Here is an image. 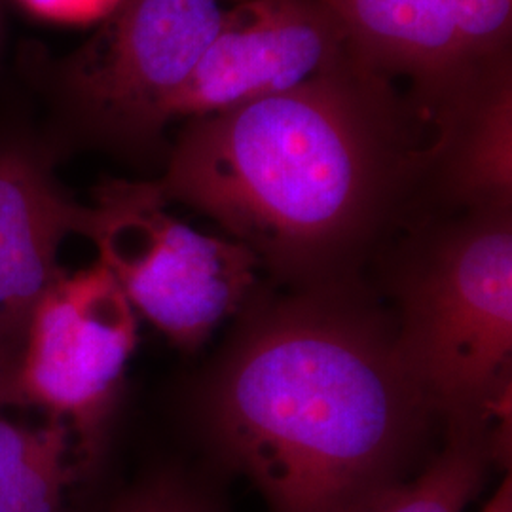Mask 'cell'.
<instances>
[{"label":"cell","instance_id":"6da1fadb","mask_svg":"<svg viewBox=\"0 0 512 512\" xmlns=\"http://www.w3.org/2000/svg\"><path fill=\"white\" fill-rule=\"evenodd\" d=\"M238 319L198 418L270 512H349L410 476L439 418L399 355L391 310L346 277L260 294Z\"/></svg>","mask_w":512,"mask_h":512},{"label":"cell","instance_id":"7a4b0ae2","mask_svg":"<svg viewBox=\"0 0 512 512\" xmlns=\"http://www.w3.org/2000/svg\"><path fill=\"white\" fill-rule=\"evenodd\" d=\"M421 124L431 122L412 97L355 54L293 92L186 120L154 186L277 281L323 285L353 277L414 184L431 179L439 141L423 143Z\"/></svg>","mask_w":512,"mask_h":512},{"label":"cell","instance_id":"3957f363","mask_svg":"<svg viewBox=\"0 0 512 512\" xmlns=\"http://www.w3.org/2000/svg\"><path fill=\"white\" fill-rule=\"evenodd\" d=\"M459 209L395 266V340L444 431H492L511 450V203Z\"/></svg>","mask_w":512,"mask_h":512},{"label":"cell","instance_id":"277c9868","mask_svg":"<svg viewBox=\"0 0 512 512\" xmlns=\"http://www.w3.org/2000/svg\"><path fill=\"white\" fill-rule=\"evenodd\" d=\"M241 0H120L99 31L48 71L78 141L131 160L164 156L173 107Z\"/></svg>","mask_w":512,"mask_h":512},{"label":"cell","instance_id":"5b68a950","mask_svg":"<svg viewBox=\"0 0 512 512\" xmlns=\"http://www.w3.org/2000/svg\"><path fill=\"white\" fill-rule=\"evenodd\" d=\"M167 207L154 181L110 179L93 192L84 238L135 313L192 353L262 294V266L245 245L203 234Z\"/></svg>","mask_w":512,"mask_h":512},{"label":"cell","instance_id":"8992f818","mask_svg":"<svg viewBox=\"0 0 512 512\" xmlns=\"http://www.w3.org/2000/svg\"><path fill=\"white\" fill-rule=\"evenodd\" d=\"M139 342V315L95 262L63 272L38 304L16 384V408L40 410L109 440L110 418Z\"/></svg>","mask_w":512,"mask_h":512},{"label":"cell","instance_id":"52a82bcc","mask_svg":"<svg viewBox=\"0 0 512 512\" xmlns=\"http://www.w3.org/2000/svg\"><path fill=\"white\" fill-rule=\"evenodd\" d=\"M355 50L325 0H241L186 82L173 120H192L293 92Z\"/></svg>","mask_w":512,"mask_h":512},{"label":"cell","instance_id":"ba28073f","mask_svg":"<svg viewBox=\"0 0 512 512\" xmlns=\"http://www.w3.org/2000/svg\"><path fill=\"white\" fill-rule=\"evenodd\" d=\"M57 139L0 137V406L16 408V384L38 304L65 272L63 241L86 236L90 205L59 183Z\"/></svg>","mask_w":512,"mask_h":512},{"label":"cell","instance_id":"9c48e42d","mask_svg":"<svg viewBox=\"0 0 512 512\" xmlns=\"http://www.w3.org/2000/svg\"><path fill=\"white\" fill-rule=\"evenodd\" d=\"M325 2L346 25L351 46L366 67L391 82H410L408 95L439 129L454 122L501 65L478 73L465 61L448 0Z\"/></svg>","mask_w":512,"mask_h":512},{"label":"cell","instance_id":"30bf717a","mask_svg":"<svg viewBox=\"0 0 512 512\" xmlns=\"http://www.w3.org/2000/svg\"><path fill=\"white\" fill-rule=\"evenodd\" d=\"M107 439L0 406V512H80L107 459Z\"/></svg>","mask_w":512,"mask_h":512},{"label":"cell","instance_id":"8fae6325","mask_svg":"<svg viewBox=\"0 0 512 512\" xmlns=\"http://www.w3.org/2000/svg\"><path fill=\"white\" fill-rule=\"evenodd\" d=\"M511 459L492 431H446L444 446L414 475L365 499L349 512H465L494 465Z\"/></svg>","mask_w":512,"mask_h":512},{"label":"cell","instance_id":"7c38bea8","mask_svg":"<svg viewBox=\"0 0 512 512\" xmlns=\"http://www.w3.org/2000/svg\"><path fill=\"white\" fill-rule=\"evenodd\" d=\"M465 61L478 71H492L511 59L512 0H448Z\"/></svg>","mask_w":512,"mask_h":512},{"label":"cell","instance_id":"4fadbf2b","mask_svg":"<svg viewBox=\"0 0 512 512\" xmlns=\"http://www.w3.org/2000/svg\"><path fill=\"white\" fill-rule=\"evenodd\" d=\"M105 512L220 511L198 482L175 469H160L116 495Z\"/></svg>","mask_w":512,"mask_h":512},{"label":"cell","instance_id":"5bb4252c","mask_svg":"<svg viewBox=\"0 0 512 512\" xmlns=\"http://www.w3.org/2000/svg\"><path fill=\"white\" fill-rule=\"evenodd\" d=\"M33 14L65 23H90L105 19L120 0H19Z\"/></svg>","mask_w":512,"mask_h":512},{"label":"cell","instance_id":"9a60e30c","mask_svg":"<svg viewBox=\"0 0 512 512\" xmlns=\"http://www.w3.org/2000/svg\"><path fill=\"white\" fill-rule=\"evenodd\" d=\"M480 512H512V476L507 475Z\"/></svg>","mask_w":512,"mask_h":512}]
</instances>
